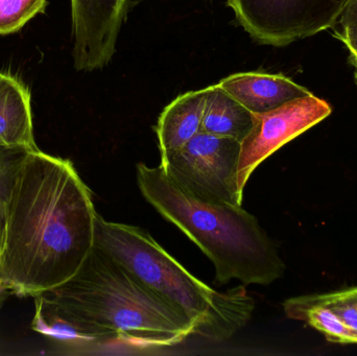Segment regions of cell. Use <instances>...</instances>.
Segmentation results:
<instances>
[{
    "label": "cell",
    "instance_id": "obj_19",
    "mask_svg": "<svg viewBox=\"0 0 357 356\" xmlns=\"http://www.w3.org/2000/svg\"><path fill=\"white\" fill-rule=\"evenodd\" d=\"M337 298L346 301L350 304L357 307V286L356 288H348L345 291H339V292L333 293Z\"/></svg>",
    "mask_w": 357,
    "mask_h": 356
},
{
    "label": "cell",
    "instance_id": "obj_3",
    "mask_svg": "<svg viewBox=\"0 0 357 356\" xmlns=\"http://www.w3.org/2000/svg\"><path fill=\"white\" fill-rule=\"evenodd\" d=\"M136 171L144 198L213 263L216 284L236 279L245 286H268L283 277L285 265L274 242L243 207L199 198L161 165L139 163Z\"/></svg>",
    "mask_w": 357,
    "mask_h": 356
},
{
    "label": "cell",
    "instance_id": "obj_14",
    "mask_svg": "<svg viewBox=\"0 0 357 356\" xmlns=\"http://www.w3.org/2000/svg\"><path fill=\"white\" fill-rule=\"evenodd\" d=\"M45 6L46 0H0V35L19 31Z\"/></svg>",
    "mask_w": 357,
    "mask_h": 356
},
{
    "label": "cell",
    "instance_id": "obj_21",
    "mask_svg": "<svg viewBox=\"0 0 357 356\" xmlns=\"http://www.w3.org/2000/svg\"><path fill=\"white\" fill-rule=\"evenodd\" d=\"M0 291H1V288H0Z\"/></svg>",
    "mask_w": 357,
    "mask_h": 356
},
{
    "label": "cell",
    "instance_id": "obj_10",
    "mask_svg": "<svg viewBox=\"0 0 357 356\" xmlns=\"http://www.w3.org/2000/svg\"><path fill=\"white\" fill-rule=\"evenodd\" d=\"M208 89L178 96L159 116L156 125L161 157L177 150L201 131Z\"/></svg>",
    "mask_w": 357,
    "mask_h": 356
},
{
    "label": "cell",
    "instance_id": "obj_11",
    "mask_svg": "<svg viewBox=\"0 0 357 356\" xmlns=\"http://www.w3.org/2000/svg\"><path fill=\"white\" fill-rule=\"evenodd\" d=\"M0 146L39 150L33 137L31 93L16 77L0 72Z\"/></svg>",
    "mask_w": 357,
    "mask_h": 356
},
{
    "label": "cell",
    "instance_id": "obj_9",
    "mask_svg": "<svg viewBox=\"0 0 357 356\" xmlns=\"http://www.w3.org/2000/svg\"><path fill=\"white\" fill-rule=\"evenodd\" d=\"M218 85L253 114L268 112L312 94L284 75L264 72L235 73Z\"/></svg>",
    "mask_w": 357,
    "mask_h": 356
},
{
    "label": "cell",
    "instance_id": "obj_2",
    "mask_svg": "<svg viewBox=\"0 0 357 356\" xmlns=\"http://www.w3.org/2000/svg\"><path fill=\"white\" fill-rule=\"evenodd\" d=\"M33 298L31 328L73 344L163 348L195 336L181 309L96 245L75 276Z\"/></svg>",
    "mask_w": 357,
    "mask_h": 356
},
{
    "label": "cell",
    "instance_id": "obj_6",
    "mask_svg": "<svg viewBox=\"0 0 357 356\" xmlns=\"http://www.w3.org/2000/svg\"><path fill=\"white\" fill-rule=\"evenodd\" d=\"M348 0H228L241 26L256 41L287 46L337 26Z\"/></svg>",
    "mask_w": 357,
    "mask_h": 356
},
{
    "label": "cell",
    "instance_id": "obj_15",
    "mask_svg": "<svg viewBox=\"0 0 357 356\" xmlns=\"http://www.w3.org/2000/svg\"><path fill=\"white\" fill-rule=\"evenodd\" d=\"M31 152L23 146H0V194L10 196L17 173Z\"/></svg>",
    "mask_w": 357,
    "mask_h": 356
},
{
    "label": "cell",
    "instance_id": "obj_7",
    "mask_svg": "<svg viewBox=\"0 0 357 356\" xmlns=\"http://www.w3.org/2000/svg\"><path fill=\"white\" fill-rule=\"evenodd\" d=\"M333 108L326 100L310 94L279 108L254 114V125L241 142L237 186L243 194L252 173L283 146L329 116Z\"/></svg>",
    "mask_w": 357,
    "mask_h": 356
},
{
    "label": "cell",
    "instance_id": "obj_8",
    "mask_svg": "<svg viewBox=\"0 0 357 356\" xmlns=\"http://www.w3.org/2000/svg\"><path fill=\"white\" fill-rule=\"evenodd\" d=\"M128 0H71L73 65L98 70L110 63L127 14Z\"/></svg>",
    "mask_w": 357,
    "mask_h": 356
},
{
    "label": "cell",
    "instance_id": "obj_5",
    "mask_svg": "<svg viewBox=\"0 0 357 356\" xmlns=\"http://www.w3.org/2000/svg\"><path fill=\"white\" fill-rule=\"evenodd\" d=\"M241 142L199 131L177 150L161 157L162 169L204 200L241 206L237 186Z\"/></svg>",
    "mask_w": 357,
    "mask_h": 356
},
{
    "label": "cell",
    "instance_id": "obj_4",
    "mask_svg": "<svg viewBox=\"0 0 357 356\" xmlns=\"http://www.w3.org/2000/svg\"><path fill=\"white\" fill-rule=\"evenodd\" d=\"M94 245L181 309L195 325V336L222 342L251 319L255 301L245 284L224 293L213 290L189 273L142 228L108 222L98 215Z\"/></svg>",
    "mask_w": 357,
    "mask_h": 356
},
{
    "label": "cell",
    "instance_id": "obj_12",
    "mask_svg": "<svg viewBox=\"0 0 357 356\" xmlns=\"http://www.w3.org/2000/svg\"><path fill=\"white\" fill-rule=\"evenodd\" d=\"M201 131L243 141L254 125V114L218 84L207 87Z\"/></svg>",
    "mask_w": 357,
    "mask_h": 356
},
{
    "label": "cell",
    "instance_id": "obj_16",
    "mask_svg": "<svg viewBox=\"0 0 357 356\" xmlns=\"http://www.w3.org/2000/svg\"><path fill=\"white\" fill-rule=\"evenodd\" d=\"M335 37L339 38L347 46L350 52L349 62L357 61V21L342 27L341 31L335 33Z\"/></svg>",
    "mask_w": 357,
    "mask_h": 356
},
{
    "label": "cell",
    "instance_id": "obj_18",
    "mask_svg": "<svg viewBox=\"0 0 357 356\" xmlns=\"http://www.w3.org/2000/svg\"><path fill=\"white\" fill-rule=\"evenodd\" d=\"M8 196L0 194V250L3 242L4 232L6 226V212H8Z\"/></svg>",
    "mask_w": 357,
    "mask_h": 356
},
{
    "label": "cell",
    "instance_id": "obj_17",
    "mask_svg": "<svg viewBox=\"0 0 357 356\" xmlns=\"http://www.w3.org/2000/svg\"><path fill=\"white\" fill-rule=\"evenodd\" d=\"M357 21V0H348L347 6L340 18L339 24L347 26Z\"/></svg>",
    "mask_w": 357,
    "mask_h": 356
},
{
    "label": "cell",
    "instance_id": "obj_20",
    "mask_svg": "<svg viewBox=\"0 0 357 356\" xmlns=\"http://www.w3.org/2000/svg\"><path fill=\"white\" fill-rule=\"evenodd\" d=\"M352 66L354 67V79H356V83L357 86V61H352V62H349Z\"/></svg>",
    "mask_w": 357,
    "mask_h": 356
},
{
    "label": "cell",
    "instance_id": "obj_13",
    "mask_svg": "<svg viewBox=\"0 0 357 356\" xmlns=\"http://www.w3.org/2000/svg\"><path fill=\"white\" fill-rule=\"evenodd\" d=\"M283 309L289 319L305 322L324 334L329 342L357 344V332L348 327L328 307L307 304L297 297L284 301Z\"/></svg>",
    "mask_w": 357,
    "mask_h": 356
},
{
    "label": "cell",
    "instance_id": "obj_1",
    "mask_svg": "<svg viewBox=\"0 0 357 356\" xmlns=\"http://www.w3.org/2000/svg\"><path fill=\"white\" fill-rule=\"evenodd\" d=\"M96 217L71 161L29 153L8 199L1 291L33 297L70 279L94 247Z\"/></svg>",
    "mask_w": 357,
    "mask_h": 356
}]
</instances>
